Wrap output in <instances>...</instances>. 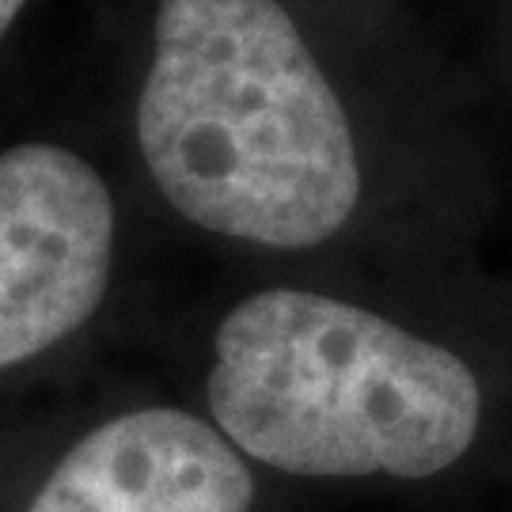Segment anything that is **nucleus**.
I'll list each match as a JSON object with an SVG mask.
<instances>
[{
	"instance_id": "obj_5",
	"label": "nucleus",
	"mask_w": 512,
	"mask_h": 512,
	"mask_svg": "<svg viewBox=\"0 0 512 512\" xmlns=\"http://www.w3.org/2000/svg\"><path fill=\"white\" fill-rule=\"evenodd\" d=\"M27 4H31V0H0V38L16 27V19L23 16Z\"/></svg>"
},
{
	"instance_id": "obj_1",
	"label": "nucleus",
	"mask_w": 512,
	"mask_h": 512,
	"mask_svg": "<svg viewBox=\"0 0 512 512\" xmlns=\"http://www.w3.org/2000/svg\"><path fill=\"white\" fill-rule=\"evenodd\" d=\"M133 129L164 202L209 236L308 251L361 205L346 103L281 0H160Z\"/></svg>"
},
{
	"instance_id": "obj_2",
	"label": "nucleus",
	"mask_w": 512,
	"mask_h": 512,
	"mask_svg": "<svg viewBox=\"0 0 512 512\" xmlns=\"http://www.w3.org/2000/svg\"><path fill=\"white\" fill-rule=\"evenodd\" d=\"M209 414L243 456L300 478H433L478 437L482 391L452 349L308 289L224 315Z\"/></svg>"
},
{
	"instance_id": "obj_3",
	"label": "nucleus",
	"mask_w": 512,
	"mask_h": 512,
	"mask_svg": "<svg viewBox=\"0 0 512 512\" xmlns=\"http://www.w3.org/2000/svg\"><path fill=\"white\" fill-rule=\"evenodd\" d=\"M114 243V194L80 152L54 141L0 152V372L92 319Z\"/></svg>"
},
{
	"instance_id": "obj_4",
	"label": "nucleus",
	"mask_w": 512,
	"mask_h": 512,
	"mask_svg": "<svg viewBox=\"0 0 512 512\" xmlns=\"http://www.w3.org/2000/svg\"><path fill=\"white\" fill-rule=\"evenodd\" d=\"M255 478L213 421L145 406L95 425L27 512H251Z\"/></svg>"
}]
</instances>
